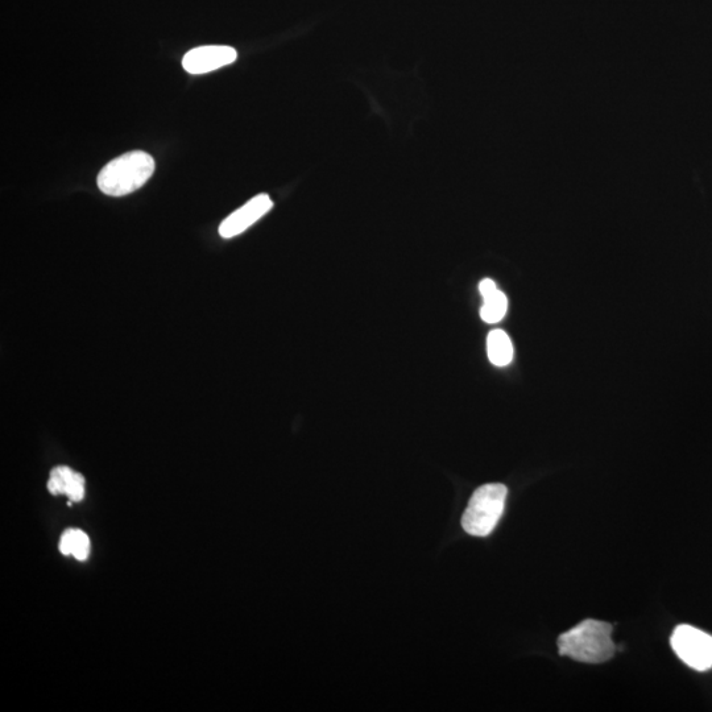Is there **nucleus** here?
I'll return each instance as SVG.
<instances>
[{"mask_svg":"<svg viewBox=\"0 0 712 712\" xmlns=\"http://www.w3.org/2000/svg\"><path fill=\"white\" fill-rule=\"evenodd\" d=\"M612 625L599 620H585L558 637L561 656L586 664H602L614 657L616 647L611 637Z\"/></svg>","mask_w":712,"mask_h":712,"instance_id":"obj_1","label":"nucleus"},{"mask_svg":"<svg viewBox=\"0 0 712 712\" xmlns=\"http://www.w3.org/2000/svg\"><path fill=\"white\" fill-rule=\"evenodd\" d=\"M156 164L147 152L132 151L111 160L99 172L97 184L102 193L123 197L143 188L155 172Z\"/></svg>","mask_w":712,"mask_h":712,"instance_id":"obj_2","label":"nucleus"},{"mask_svg":"<svg viewBox=\"0 0 712 712\" xmlns=\"http://www.w3.org/2000/svg\"><path fill=\"white\" fill-rule=\"evenodd\" d=\"M507 495L508 490L504 484L490 483L479 487L463 513V529L475 537L491 534L502 519Z\"/></svg>","mask_w":712,"mask_h":712,"instance_id":"obj_3","label":"nucleus"},{"mask_svg":"<svg viewBox=\"0 0 712 712\" xmlns=\"http://www.w3.org/2000/svg\"><path fill=\"white\" fill-rule=\"evenodd\" d=\"M673 651L690 668L706 672L712 668V636L691 625H678L672 639Z\"/></svg>","mask_w":712,"mask_h":712,"instance_id":"obj_4","label":"nucleus"},{"mask_svg":"<svg viewBox=\"0 0 712 712\" xmlns=\"http://www.w3.org/2000/svg\"><path fill=\"white\" fill-rule=\"evenodd\" d=\"M238 52L227 45H206L192 49L182 59V66L190 74H205L237 61Z\"/></svg>","mask_w":712,"mask_h":712,"instance_id":"obj_5","label":"nucleus"},{"mask_svg":"<svg viewBox=\"0 0 712 712\" xmlns=\"http://www.w3.org/2000/svg\"><path fill=\"white\" fill-rule=\"evenodd\" d=\"M273 208V202L268 194H259L248 201L242 208L234 211L219 226V235L225 239H231L250 229L254 223L268 213Z\"/></svg>","mask_w":712,"mask_h":712,"instance_id":"obj_6","label":"nucleus"},{"mask_svg":"<svg viewBox=\"0 0 712 712\" xmlns=\"http://www.w3.org/2000/svg\"><path fill=\"white\" fill-rule=\"evenodd\" d=\"M488 359L496 367H505L512 362L513 345L507 333L503 330H494L487 338Z\"/></svg>","mask_w":712,"mask_h":712,"instance_id":"obj_7","label":"nucleus"},{"mask_svg":"<svg viewBox=\"0 0 712 712\" xmlns=\"http://www.w3.org/2000/svg\"><path fill=\"white\" fill-rule=\"evenodd\" d=\"M484 304L480 309V317L487 324H498L507 314L508 300L502 291H495L483 297Z\"/></svg>","mask_w":712,"mask_h":712,"instance_id":"obj_8","label":"nucleus"},{"mask_svg":"<svg viewBox=\"0 0 712 712\" xmlns=\"http://www.w3.org/2000/svg\"><path fill=\"white\" fill-rule=\"evenodd\" d=\"M78 473L66 466H59L52 470L51 478L48 482V490L53 495H68L70 487L76 479Z\"/></svg>","mask_w":712,"mask_h":712,"instance_id":"obj_9","label":"nucleus"},{"mask_svg":"<svg viewBox=\"0 0 712 712\" xmlns=\"http://www.w3.org/2000/svg\"><path fill=\"white\" fill-rule=\"evenodd\" d=\"M90 552V540L88 534L76 529L74 533V545L72 556L76 557L78 561L88 560Z\"/></svg>","mask_w":712,"mask_h":712,"instance_id":"obj_10","label":"nucleus"},{"mask_svg":"<svg viewBox=\"0 0 712 712\" xmlns=\"http://www.w3.org/2000/svg\"><path fill=\"white\" fill-rule=\"evenodd\" d=\"M74 533H76V529H68V531H65L64 534H62L60 540V552L64 554V556H69V554L73 553Z\"/></svg>","mask_w":712,"mask_h":712,"instance_id":"obj_11","label":"nucleus"},{"mask_svg":"<svg viewBox=\"0 0 712 712\" xmlns=\"http://www.w3.org/2000/svg\"><path fill=\"white\" fill-rule=\"evenodd\" d=\"M479 291L482 297H486L488 295H491V293L498 291V287H496L495 281H492L490 279H484L480 281Z\"/></svg>","mask_w":712,"mask_h":712,"instance_id":"obj_12","label":"nucleus"}]
</instances>
